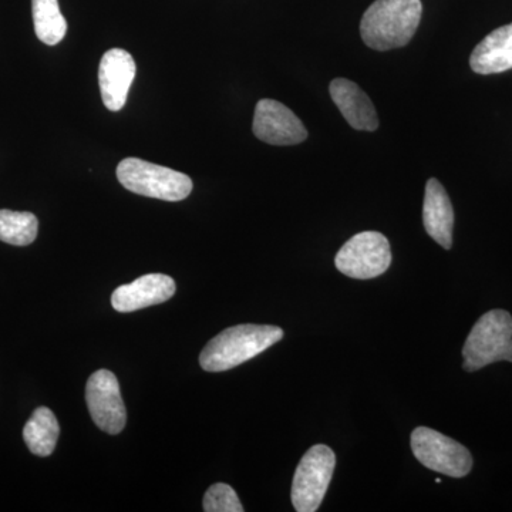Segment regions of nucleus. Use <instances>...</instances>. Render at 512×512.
<instances>
[{
	"mask_svg": "<svg viewBox=\"0 0 512 512\" xmlns=\"http://www.w3.org/2000/svg\"><path fill=\"white\" fill-rule=\"evenodd\" d=\"M470 66L478 74L503 73L512 69V23L501 26L478 43Z\"/></svg>",
	"mask_w": 512,
	"mask_h": 512,
	"instance_id": "14",
	"label": "nucleus"
},
{
	"mask_svg": "<svg viewBox=\"0 0 512 512\" xmlns=\"http://www.w3.org/2000/svg\"><path fill=\"white\" fill-rule=\"evenodd\" d=\"M117 178L126 190L163 201H183L192 191L188 175L140 158H126L117 167Z\"/></svg>",
	"mask_w": 512,
	"mask_h": 512,
	"instance_id": "4",
	"label": "nucleus"
},
{
	"mask_svg": "<svg viewBox=\"0 0 512 512\" xmlns=\"http://www.w3.org/2000/svg\"><path fill=\"white\" fill-rule=\"evenodd\" d=\"M60 427L55 413L47 407H39L33 412L25 429L23 439L30 453L39 457H47L55 451L59 439Z\"/></svg>",
	"mask_w": 512,
	"mask_h": 512,
	"instance_id": "15",
	"label": "nucleus"
},
{
	"mask_svg": "<svg viewBox=\"0 0 512 512\" xmlns=\"http://www.w3.org/2000/svg\"><path fill=\"white\" fill-rule=\"evenodd\" d=\"M412 450L424 467L444 476L463 478L473 468V457L463 444L429 427L413 431Z\"/></svg>",
	"mask_w": 512,
	"mask_h": 512,
	"instance_id": "6",
	"label": "nucleus"
},
{
	"mask_svg": "<svg viewBox=\"0 0 512 512\" xmlns=\"http://www.w3.org/2000/svg\"><path fill=\"white\" fill-rule=\"evenodd\" d=\"M423 222L427 234L444 249L453 245L454 210L443 185L430 178L424 192Z\"/></svg>",
	"mask_w": 512,
	"mask_h": 512,
	"instance_id": "13",
	"label": "nucleus"
},
{
	"mask_svg": "<svg viewBox=\"0 0 512 512\" xmlns=\"http://www.w3.org/2000/svg\"><path fill=\"white\" fill-rule=\"evenodd\" d=\"M86 402L90 416L100 430L119 434L126 427L127 412L120 384L110 370H97L86 386Z\"/></svg>",
	"mask_w": 512,
	"mask_h": 512,
	"instance_id": "8",
	"label": "nucleus"
},
{
	"mask_svg": "<svg viewBox=\"0 0 512 512\" xmlns=\"http://www.w3.org/2000/svg\"><path fill=\"white\" fill-rule=\"evenodd\" d=\"M204 511L207 512H242L241 501L231 485L212 484L204 497Z\"/></svg>",
	"mask_w": 512,
	"mask_h": 512,
	"instance_id": "18",
	"label": "nucleus"
},
{
	"mask_svg": "<svg viewBox=\"0 0 512 512\" xmlns=\"http://www.w3.org/2000/svg\"><path fill=\"white\" fill-rule=\"evenodd\" d=\"M284 339V330L271 325H238L225 329L207 343L200 355L205 372L234 369Z\"/></svg>",
	"mask_w": 512,
	"mask_h": 512,
	"instance_id": "1",
	"label": "nucleus"
},
{
	"mask_svg": "<svg viewBox=\"0 0 512 512\" xmlns=\"http://www.w3.org/2000/svg\"><path fill=\"white\" fill-rule=\"evenodd\" d=\"M175 289L171 276L148 274L131 284L119 286L111 295V305L120 313L140 311L173 298Z\"/></svg>",
	"mask_w": 512,
	"mask_h": 512,
	"instance_id": "11",
	"label": "nucleus"
},
{
	"mask_svg": "<svg viewBox=\"0 0 512 512\" xmlns=\"http://www.w3.org/2000/svg\"><path fill=\"white\" fill-rule=\"evenodd\" d=\"M392 264L390 244L383 234L365 231L350 238L335 258L339 272L353 279H373Z\"/></svg>",
	"mask_w": 512,
	"mask_h": 512,
	"instance_id": "7",
	"label": "nucleus"
},
{
	"mask_svg": "<svg viewBox=\"0 0 512 512\" xmlns=\"http://www.w3.org/2000/svg\"><path fill=\"white\" fill-rule=\"evenodd\" d=\"M252 130L259 140L272 146H295L308 138L299 117L279 101L264 99L256 104Z\"/></svg>",
	"mask_w": 512,
	"mask_h": 512,
	"instance_id": "9",
	"label": "nucleus"
},
{
	"mask_svg": "<svg viewBox=\"0 0 512 512\" xmlns=\"http://www.w3.org/2000/svg\"><path fill=\"white\" fill-rule=\"evenodd\" d=\"M39 221L32 212L0 210V241L26 247L37 237Z\"/></svg>",
	"mask_w": 512,
	"mask_h": 512,
	"instance_id": "17",
	"label": "nucleus"
},
{
	"mask_svg": "<svg viewBox=\"0 0 512 512\" xmlns=\"http://www.w3.org/2000/svg\"><path fill=\"white\" fill-rule=\"evenodd\" d=\"M136 62L123 49H111L101 57L99 83L101 99L110 111L126 106L128 92L136 77Z\"/></svg>",
	"mask_w": 512,
	"mask_h": 512,
	"instance_id": "10",
	"label": "nucleus"
},
{
	"mask_svg": "<svg viewBox=\"0 0 512 512\" xmlns=\"http://www.w3.org/2000/svg\"><path fill=\"white\" fill-rule=\"evenodd\" d=\"M330 97L355 130L375 131L379 119L369 96L348 79H335L329 86Z\"/></svg>",
	"mask_w": 512,
	"mask_h": 512,
	"instance_id": "12",
	"label": "nucleus"
},
{
	"mask_svg": "<svg viewBox=\"0 0 512 512\" xmlns=\"http://www.w3.org/2000/svg\"><path fill=\"white\" fill-rule=\"evenodd\" d=\"M36 36L47 46L62 42L67 22L60 10L59 0H32Z\"/></svg>",
	"mask_w": 512,
	"mask_h": 512,
	"instance_id": "16",
	"label": "nucleus"
},
{
	"mask_svg": "<svg viewBox=\"0 0 512 512\" xmlns=\"http://www.w3.org/2000/svg\"><path fill=\"white\" fill-rule=\"evenodd\" d=\"M464 370L476 372L495 362L512 363V316L494 309L471 329L463 348Z\"/></svg>",
	"mask_w": 512,
	"mask_h": 512,
	"instance_id": "3",
	"label": "nucleus"
},
{
	"mask_svg": "<svg viewBox=\"0 0 512 512\" xmlns=\"http://www.w3.org/2000/svg\"><path fill=\"white\" fill-rule=\"evenodd\" d=\"M335 467L336 456L332 448L318 444L306 451L293 476L291 497L296 511L319 510L328 493Z\"/></svg>",
	"mask_w": 512,
	"mask_h": 512,
	"instance_id": "5",
	"label": "nucleus"
},
{
	"mask_svg": "<svg viewBox=\"0 0 512 512\" xmlns=\"http://www.w3.org/2000/svg\"><path fill=\"white\" fill-rule=\"evenodd\" d=\"M421 0H376L360 22V35L370 49H397L406 46L419 28Z\"/></svg>",
	"mask_w": 512,
	"mask_h": 512,
	"instance_id": "2",
	"label": "nucleus"
}]
</instances>
